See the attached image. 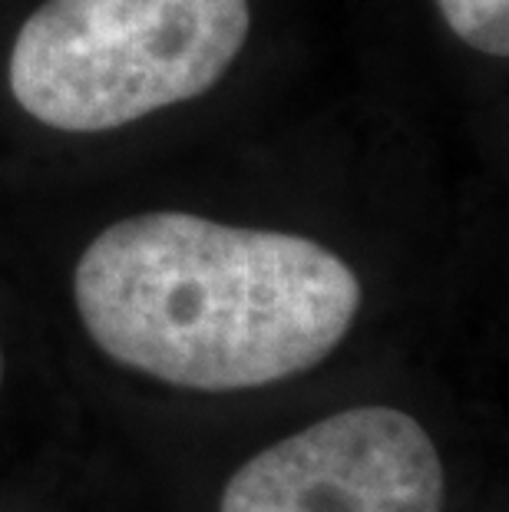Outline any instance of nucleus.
<instances>
[{
	"instance_id": "obj_1",
	"label": "nucleus",
	"mask_w": 509,
	"mask_h": 512,
	"mask_svg": "<svg viewBox=\"0 0 509 512\" xmlns=\"http://www.w3.org/2000/svg\"><path fill=\"white\" fill-rule=\"evenodd\" d=\"M73 298L116 364L229 394L318 367L348 337L361 281L305 235L143 212L86 245Z\"/></svg>"
},
{
	"instance_id": "obj_2",
	"label": "nucleus",
	"mask_w": 509,
	"mask_h": 512,
	"mask_svg": "<svg viewBox=\"0 0 509 512\" xmlns=\"http://www.w3.org/2000/svg\"><path fill=\"white\" fill-rule=\"evenodd\" d=\"M248 0H43L7 63L17 106L60 133H110L222 80Z\"/></svg>"
},
{
	"instance_id": "obj_3",
	"label": "nucleus",
	"mask_w": 509,
	"mask_h": 512,
	"mask_svg": "<svg viewBox=\"0 0 509 512\" xmlns=\"http://www.w3.org/2000/svg\"><path fill=\"white\" fill-rule=\"evenodd\" d=\"M430 433L404 410L354 407L255 453L219 512H443Z\"/></svg>"
},
{
	"instance_id": "obj_4",
	"label": "nucleus",
	"mask_w": 509,
	"mask_h": 512,
	"mask_svg": "<svg viewBox=\"0 0 509 512\" xmlns=\"http://www.w3.org/2000/svg\"><path fill=\"white\" fill-rule=\"evenodd\" d=\"M453 37L486 57L509 53V0H437Z\"/></svg>"
},
{
	"instance_id": "obj_5",
	"label": "nucleus",
	"mask_w": 509,
	"mask_h": 512,
	"mask_svg": "<svg viewBox=\"0 0 509 512\" xmlns=\"http://www.w3.org/2000/svg\"><path fill=\"white\" fill-rule=\"evenodd\" d=\"M4 370H7V361H4V344H0V387H4Z\"/></svg>"
}]
</instances>
